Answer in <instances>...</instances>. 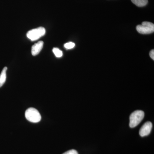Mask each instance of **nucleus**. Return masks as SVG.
<instances>
[{
  "mask_svg": "<svg viewBox=\"0 0 154 154\" xmlns=\"http://www.w3.org/2000/svg\"><path fill=\"white\" fill-rule=\"evenodd\" d=\"M8 68L5 67L3 69L1 75H0V88L2 87L5 82L6 78H7V71Z\"/></svg>",
  "mask_w": 154,
  "mask_h": 154,
  "instance_id": "7",
  "label": "nucleus"
},
{
  "mask_svg": "<svg viewBox=\"0 0 154 154\" xmlns=\"http://www.w3.org/2000/svg\"><path fill=\"white\" fill-rule=\"evenodd\" d=\"M149 55L150 57L153 60H154V49L152 50L149 53Z\"/></svg>",
  "mask_w": 154,
  "mask_h": 154,
  "instance_id": "12",
  "label": "nucleus"
},
{
  "mask_svg": "<svg viewBox=\"0 0 154 154\" xmlns=\"http://www.w3.org/2000/svg\"><path fill=\"white\" fill-rule=\"evenodd\" d=\"M43 41H39L33 45L31 48V53L33 56H36L41 51L43 46Z\"/></svg>",
  "mask_w": 154,
  "mask_h": 154,
  "instance_id": "6",
  "label": "nucleus"
},
{
  "mask_svg": "<svg viewBox=\"0 0 154 154\" xmlns=\"http://www.w3.org/2000/svg\"><path fill=\"white\" fill-rule=\"evenodd\" d=\"M45 29L43 27H39L29 30L27 33V37L31 41H36L45 34Z\"/></svg>",
  "mask_w": 154,
  "mask_h": 154,
  "instance_id": "3",
  "label": "nucleus"
},
{
  "mask_svg": "<svg viewBox=\"0 0 154 154\" xmlns=\"http://www.w3.org/2000/svg\"><path fill=\"white\" fill-rule=\"evenodd\" d=\"M75 44L74 42H69L64 44V47L68 49H72L75 47Z\"/></svg>",
  "mask_w": 154,
  "mask_h": 154,
  "instance_id": "10",
  "label": "nucleus"
},
{
  "mask_svg": "<svg viewBox=\"0 0 154 154\" xmlns=\"http://www.w3.org/2000/svg\"><path fill=\"white\" fill-rule=\"evenodd\" d=\"M136 29L137 32L141 34H150L154 32V25L151 22H144L141 25H137Z\"/></svg>",
  "mask_w": 154,
  "mask_h": 154,
  "instance_id": "4",
  "label": "nucleus"
},
{
  "mask_svg": "<svg viewBox=\"0 0 154 154\" xmlns=\"http://www.w3.org/2000/svg\"><path fill=\"white\" fill-rule=\"evenodd\" d=\"M25 116L28 121L33 123H37L41 119V116L35 108L30 107L25 111Z\"/></svg>",
  "mask_w": 154,
  "mask_h": 154,
  "instance_id": "2",
  "label": "nucleus"
},
{
  "mask_svg": "<svg viewBox=\"0 0 154 154\" xmlns=\"http://www.w3.org/2000/svg\"><path fill=\"white\" fill-rule=\"evenodd\" d=\"M144 117V113L141 110H137L133 112L130 116L129 126L131 128L137 126Z\"/></svg>",
  "mask_w": 154,
  "mask_h": 154,
  "instance_id": "1",
  "label": "nucleus"
},
{
  "mask_svg": "<svg viewBox=\"0 0 154 154\" xmlns=\"http://www.w3.org/2000/svg\"><path fill=\"white\" fill-rule=\"evenodd\" d=\"M63 154H79L78 152L75 150L72 149L68 151Z\"/></svg>",
  "mask_w": 154,
  "mask_h": 154,
  "instance_id": "11",
  "label": "nucleus"
},
{
  "mask_svg": "<svg viewBox=\"0 0 154 154\" xmlns=\"http://www.w3.org/2000/svg\"><path fill=\"white\" fill-rule=\"evenodd\" d=\"M53 52L54 53V55L57 57H61L63 56V52L61 51L58 48H54L53 49Z\"/></svg>",
  "mask_w": 154,
  "mask_h": 154,
  "instance_id": "9",
  "label": "nucleus"
},
{
  "mask_svg": "<svg viewBox=\"0 0 154 154\" xmlns=\"http://www.w3.org/2000/svg\"><path fill=\"white\" fill-rule=\"evenodd\" d=\"M132 2L139 7L145 6L148 2V0H131Z\"/></svg>",
  "mask_w": 154,
  "mask_h": 154,
  "instance_id": "8",
  "label": "nucleus"
},
{
  "mask_svg": "<svg viewBox=\"0 0 154 154\" xmlns=\"http://www.w3.org/2000/svg\"><path fill=\"white\" fill-rule=\"evenodd\" d=\"M152 124L150 122H147L141 127L139 131V134L142 137L146 136L150 134L151 131Z\"/></svg>",
  "mask_w": 154,
  "mask_h": 154,
  "instance_id": "5",
  "label": "nucleus"
}]
</instances>
